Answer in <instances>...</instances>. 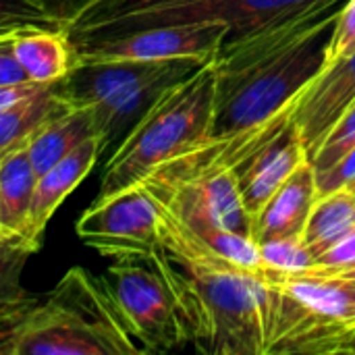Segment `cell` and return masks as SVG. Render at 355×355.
<instances>
[{
    "label": "cell",
    "instance_id": "8992f818",
    "mask_svg": "<svg viewBox=\"0 0 355 355\" xmlns=\"http://www.w3.org/2000/svg\"><path fill=\"white\" fill-rule=\"evenodd\" d=\"M158 252L148 258H116L104 275L116 312L144 354H166L189 343L179 300Z\"/></svg>",
    "mask_w": 355,
    "mask_h": 355
},
{
    "label": "cell",
    "instance_id": "5bb4252c",
    "mask_svg": "<svg viewBox=\"0 0 355 355\" xmlns=\"http://www.w3.org/2000/svg\"><path fill=\"white\" fill-rule=\"evenodd\" d=\"M12 52L35 83H56L75 67L73 44L62 29H23L12 37Z\"/></svg>",
    "mask_w": 355,
    "mask_h": 355
},
{
    "label": "cell",
    "instance_id": "cb8c5ba5",
    "mask_svg": "<svg viewBox=\"0 0 355 355\" xmlns=\"http://www.w3.org/2000/svg\"><path fill=\"white\" fill-rule=\"evenodd\" d=\"M355 52V0H345L339 17L335 21L331 40H329V50H327V62L333 64L349 54Z\"/></svg>",
    "mask_w": 355,
    "mask_h": 355
},
{
    "label": "cell",
    "instance_id": "7c38bea8",
    "mask_svg": "<svg viewBox=\"0 0 355 355\" xmlns=\"http://www.w3.org/2000/svg\"><path fill=\"white\" fill-rule=\"evenodd\" d=\"M318 196L316 171L310 160H304L252 216L250 237L258 245L277 239H302Z\"/></svg>",
    "mask_w": 355,
    "mask_h": 355
},
{
    "label": "cell",
    "instance_id": "277c9868",
    "mask_svg": "<svg viewBox=\"0 0 355 355\" xmlns=\"http://www.w3.org/2000/svg\"><path fill=\"white\" fill-rule=\"evenodd\" d=\"M214 96V60L166 87L108 158L98 200L137 185L160 164L198 148L210 131Z\"/></svg>",
    "mask_w": 355,
    "mask_h": 355
},
{
    "label": "cell",
    "instance_id": "484cf974",
    "mask_svg": "<svg viewBox=\"0 0 355 355\" xmlns=\"http://www.w3.org/2000/svg\"><path fill=\"white\" fill-rule=\"evenodd\" d=\"M355 179V148L335 166V168H331L327 175H322V177H316V181H318V191H320V196L322 193H329V191H335V189H339V187H345V185H349L352 181Z\"/></svg>",
    "mask_w": 355,
    "mask_h": 355
},
{
    "label": "cell",
    "instance_id": "e0dca14e",
    "mask_svg": "<svg viewBox=\"0 0 355 355\" xmlns=\"http://www.w3.org/2000/svg\"><path fill=\"white\" fill-rule=\"evenodd\" d=\"M354 229L355 191L349 187H339L318 196L302 233V243L314 254V258H318Z\"/></svg>",
    "mask_w": 355,
    "mask_h": 355
},
{
    "label": "cell",
    "instance_id": "603a6c76",
    "mask_svg": "<svg viewBox=\"0 0 355 355\" xmlns=\"http://www.w3.org/2000/svg\"><path fill=\"white\" fill-rule=\"evenodd\" d=\"M355 148V106L349 108L343 119L331 129V133L327 135V139L322 141L320 150L316 152V156L310 160L316 177L327 175L331 168H335L352 150Z\"/></svg>",
    "mask_w": 355,
    "mask_h": 355
},
{
    "label": "cell",
    "instance_id": "5b68a950",
    "mask_svg": "<svg viewBox=\"0 0 355 355\" xmlns=\"http://www.w3.org/2000/svg\"><path fill=\"white\" fill-rule=\"evenodd\" d=\"M268 277V355L339 354L355 331V283L322 270Z\"/></svg>",
    "mask_w": 355,
    "mask_h": 355
},
{
    "label": "cell",
    "instance_id": "ba28073f",
    "mask_svg": "<svg viewBox=\"0 0 355 355\" xmlns=\"http://www.w3.org/2000/svg\"><path fill=\"white\" fill-rule=\"evenodd\" d=\"M75 233L104 258H148L160 250V208L133 185L96 202L77 218Z\"/></svg>",
    "mask_w": 355,
    "mask_h": 355
},
{
    "label": "cell",
    "instance_id": "3957f363",
    "mask_svg": "<svg viewBox=\"0 0 355 355\" xmlns=\"http://www.w3.org/2000/svg\"><path fill=\"white\" fill-rule=\"evenodd\" d=\"M104 277L73 266L0 327V355H141Z\"/></svg>",
    "mask_w": 355,
    "mask_h": 355
},
{
    "label": "cell",
    "instance_id": "d4e9b609",
    "mask_svg": "<svg viewBox=\"0 0 355 355\" xmlns=\"http://www.w3.org/2000/svg\"><path fill=\"white\" fill-rule=\"evenodd\" d=\"M349 264H355V229L316 258L314 270L333 272V270L345 268Z\"/></svg>",
    "mask_w": 355,
    "mask_h": 355
},
{
    "label": "cell",
    "instance_id": "4fadbf2b",
    "mask_svg": "<svg viewBox=\"0 0 355 355\" xmlns=\"http://www.w3.org/2000/svg\"><path fill=\"white\" fill-rule=\"evenodd\" d=\"M102 154L104 152L100 139L92 137L37 177L27 229L21 237L31 248V252H37L42 248L50 218L54 216L62 200L69 198L75 191V187L92 173L94 164Z\"/></svg>",
    "mask_w": 355,
    "mask_h": 355
},
{
    "label": "cell",
    "instance_id": "9a60e30c",
    "mask_svg": "<svg viewBox=\"0 0 355 355\" xmlns=\"http://www.w3.org/2000/svg\"><path fill=\"white\" fill-rule=\"evenodd\" d=\"M92 137H98L92 108H69L40 127L27 152L37 175H42Z\"/></svg>",
    "mask_w": 355,
    "mask_h": 355
},
{
    "label": "cell",
    "instance_id": "ffe728a7",
    "mask_svg": "<svg viewBox=\"0 0 355 355\" xmlns=\"http://www.w3.org/2000/svg\"><path fill=\"white\" fill-rule=\"evenodd\" d=\"M23 29H62L50 10H46L37 0H0V37L17 35Z\"/></svg>",
    "mask_w": 355,
    "mask_h": 355
},
{
    "label": "cell",
    "instance_id": "f546056e",
    "mask_svg": "<svg viewBox=\"0 0 355 355\" xmlns=\"http://www.w3.org/2000/svg\"><path fill=\"white\" fill-rule=\"evenodd\" d=\"M337 355H355V331L345 339V343L341 345V349H339Z\"/></svg>",
    "mask_w": 355,
    "mask_h": 355
},
{
    "label": "cell",
    "instance_id": "d6986e66",
    "mask_svg": "<svg viewBox=\"0 0 355 355\" xmlns=\"http://www.w3.org/2000/svg\"><path fill=\"white\" fill-rule=\"evenodd\" d=\"M31 254L21 237H0V327L33 300L21 283Z\"/></svg>",
    "mask_w": 355,
    "mask_h": 355
},
{
    "label": "cell",
    "instance_id": "d6a6232c",
    "mask_svg": "<svg viewBox=\"0 0 355 355\" xmlns=\"http://www.w3.org/2000/svg\"><path fill=\"white\" fill-rule=\"evenodd\" d=\"M0 233H2V229H0ZM2 235H4V233H2ZM6 237H8V235H6Z\"/></svg>",
    "mask_w": 355,
    "mask_h": 355
},
{
    "label": "cell",
    "instance_id": "f1b7e54d",
    "mask_svg": "<svg viewBox=\"0 0 355 355\" xmlns=\"http://www.w3.org/2000/svg\"><path fill=\"white\" fill-rule=\"evenodd\" d=\"M46 10H50L60 23H64V27L69 29V25L94 2V0H37Z\"/></svg>",
    "mask_w": 355,
    "mask_h": 355
},
{
    "label": "cell",
    "instance_id": "1f68e13d",
    "mask_svg": "<svg viewBox=\"0 0 355 355\" xmlns=\"http://www.w3.org/2000/svg\"><path fill=\"white\" fill-rule=\"evenodd\" d=\"M345 187H349V189H354V191H355V179L352 181V183H349V185H345Z\"/></svg>",
    "mask_w": 355,
    "mask_h": 355
},
{
    "label": "cell",
    "instance_id": "7402d4cb",
    "mask_svg": "<svg viewBox=\"0 0 355 355\" xmlns=\"http://www.w3.org/2000/svg\"><path fill=\"white\" fill-rule=\"evenodd\" d=\"M264 268L272 275H302L316 268L314 254L302 243V239H277L260 245Z\"/></svg>",
    "mask_w": 355,
    "mask_h": 355
},
{
    "label": "cell",
    "instance_id": "8fae6325",
    "mask_svg": "<svg viewBox=\"0 0 355 355\" xmlns=\"http://www.w3.org/2000/svg\"><path fill=\"white\" fill-rule=\"evenodd\" d=\"M354 106L355 52L333 64H324L291 100V119L308 160L316 156L331 129Z\"/></svg>",
    "mask_w": 355,
    "mask_h": 355
},
{
    "label": "cell",
    "instance_id": "83f0119b",
    "mask_svg": "<svg viewBox=\"0 0 355 355\" xmlns=\"http://www.w3.org/2000/svg\"><path fill=\"white\" fill-rule=\"evenodd\" d=\"M52 83H35V81H25V83H15V85H2L0 87V112L8 110L17 104H23L35 96H40L44 89H48Z\"/></svg>",
    "mask_w": 355,
    "mask_h": 355
},
{
    "label": "cell",
    "instance_id": "6da1fadb",
    "mask_svg": "<svg viewBox=\"0 0 355 355\" xmlns=\"http://www.w3.org/2000/svg\"><path fill=\"white\" fill-rule=\"evenodd\" d=\"M158 260L198 352L268 355L272 289L266 268H241L212 254L162 212Z\"/></svg>",
    "mask_w": 355,
    "mask_h": 355
},
{
    "label": "cell",
    "instance_id": "7a4b0ae2",
    "mask_svg": "<svg viewBox=\"0 0 355 355\" xmlns=\"http://www.w3.org/2000/svg\"><path fill=\"white\" fill-rule=\"evenodd\" d=\"M339 12L306 35L254 56H216V96L208 137L200 144L223 150L275 119L324 67Z\"/></svg>",
    "mask_w": 355,
    "mask_h": 355
},
{
    "label": "cell",
    "instance_id": "2e32d148",
    "mask_svg": "<svg viewBox=\"0 0 355 355\" xmlns=\"http://www.w3.org/2000/svg\"><path fill=\"white\" fill-rule=\"evenodd\" d=\"M37 177L27 146L0 158V229L4 235L23 237Z\"/></svg>",
    "mask_w": 355,
    "mask_h": 355
},
{
    "label": "cell",
    "instance_id": "44dd1931",
    "mask_svg": "<svg viewBox=\"0 0 355 355\" xmlns=\"http://www.w3.org/2000/svg\"><path fill=\"white\" fill-rule=\"evenodd\" d=\"M189 0H94L67 29V33H81L87 31L100 23L141 12V10H152V8H162V6H175L183 4Z\"/></svg>",
    "mask_w": 355,
    "mask_h": 355
},
{
    "label": "cell",
    "instance_id": "52a82bcc",
    "mask_svg": "<svg viewBox=\"0 0 355 355\" xmlns=\"http://www.w3.org/2000/svg\"><path fill=\"white\" fill-rule=\"evenodd\" d=\"M345 0H189L175 6H162L125 15L106 23H100L81 33H69L73 37H110L123 35L148 27L191 25L216 21L227 25L225 42H235L258 31L270 29L293 17L333 6Z\"/></svg>",
    "mask_w": 355,
    "mask_h": 355
},
{
    "label": "cell",
    "instance_id": "4dcf8cb0",
    "mask_svg": "<svg viewBox=\"0 0 355 355\" xmlns=\"http://www.w3.org/2000/svg\"><path fill=\"white\" fill-rule=\"evenodd\" d=\"M331 275H339V277H343V279H347V281L355 283V264H349V266L339 268V270H333Z\"/></svg>",
    "mask_w": 355,
    "mask_h": 355
},
{
    "label": "cell",
    "instance_id": "ac0fdd59",
    "mask_svg": "<svg viewBox=\"0 0 355 355\" xmlns=\"http://www.w3.org/2000/svg\"><path fill=\"white\" fill-rule=\"evenodd\" d=\"M69 106L54 89V83L40 96L17 104L0 112V158L29 146L31 137L56 114L69 110Z\"/></svg>",
    "mask_w": 355,
    "mask_h": 355
},
{
    "label": "cell",
    "instance_id": "836d02e7",
    "mask_svg": "<svg viewBox=\"0 0 355 355\" xmlns=\"http://www.w3.org/2000/svg\"><path fill=\"white\" fill-rule=\"evenodd\" d=\"M0 237H6V235H2V233H0Z\"/></svg>",
    "mask_w": 355,
    "mask_h": 355
},
{
    "label": "cell",
    "instance_id": "4316f807",
    "mask_svg": "<svg viewBox=\"0 0 355 355\" xmlns=\"http://www.w3.org/2000/svg\"><path fill=\"white\" fill-rule=\"evenodd\" d=\"M12 37H0V87L2 85H15L29 81L25 71L21 69L15 52H12Z\"/></svg>",
    "mask_w": 355,
    "mask_h": 355
},
{
    "label": "cell",
    "instance_id": "9c48e42d",
    "mask_svg": "<svg viewBox=\"0 0 355 355\" xmlns=\"http://www.w3.org/2000/svg\"><path fill=\"white\" fill-rule=\"evenodd\" d=\"M227 35V25L208 21L191 25L148 27L110 37H71L75 64L106 60H173L216 58Z\"/></svg>",
    "mask_w": 355,
    "mask_h": 355
},
{
    "label": "cell",
    "instance_id": "30bf717a",
    "mask_svg": "<svg viewBox=\"0 0 355 355\" xmlns=\"http://www.w3.org/2000/svg\"><path fill=\"white\" fill-rule=\"evenodd\" d=\"M204 62L193 58L173 60H106L75 64L54 83L56 94L73 108H92L127 89L160 77H187Z\"/></svg>",
    "mask_w": 355,
    "mask_h": 355
}]
</instances>
